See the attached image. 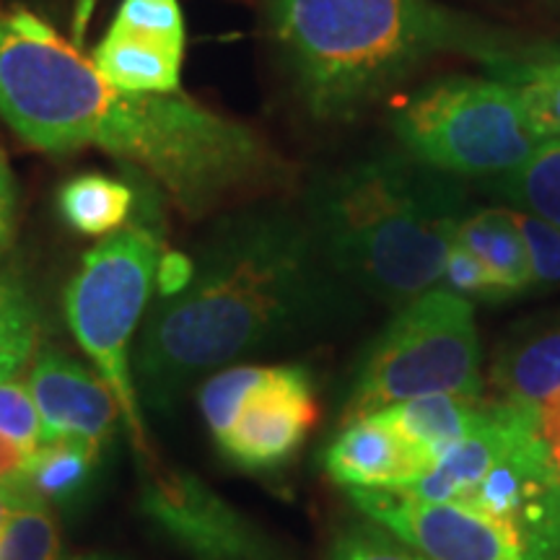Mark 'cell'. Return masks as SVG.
I'll use <instances>...</instances> for the list:
<instances>
[{"label":"cell","mask_w":560,"mask_h":560,"mask_svg":"<svg viewBox=\"0 0 560 560\" xmlns=\"http://www.w3.org/2000/svg\"><path fill=\"white\" fill-rule=\"evenodd\" d=\"M459 501L509 524L537 560H560V475L540 431L511 446Z\"/></svg>","instance_id":"cell-11"},{"label":"cell","mask_w":560,"mask_h":560,"mask_svg":"<svg viewBox=\"0 0 560 560\" xmlns=\"http://www.w3.org/2000/svg\"><path fill=\"white\" fill-rule=\"evenodd\" d=\"M550 450V457H552V465H556V470L560 475V446H548Z\"/></svg>","instance_id":"cell-35"},{"label":"cell","mask_w":560,"mask_h":560,"mask_svg":"<svg viewBox=\"0 0 560 560\" xmlns=\"http://www.w3.org/2000/svg\"><path fill=\"white\" fill-rule=\"evenodd\" d=\"M0 433L30 446H42L39 412L26 384L13 380L0 382Z\"/></svg>","instance_id":"cell-29"},{"label":"cell","mask_w":560,"mask_h":560,"mask_svg":"<svg viewBox=\"0 0 560 560\" xmlns=\"http://www.w3.org/2000/svg\"><path fill=\"white\" fill-rule=\"evenodd\" d=\"M486 412L488 402L482 397L423 395L389 405V408L366 418L380 420L382 425L395 431L402 441H408L420 457L431 462L433 470V465L452 446H457L467 433L478 429Z\"/></svg>","instance_id":"cell-16"},{"label":"cell","mask_w":560,"mask_h":560,"mask_svg":"<svg viewBox=\"0 0 560 560\" xmlns=\"http://www.w3.org/2000/svg\"><path fill=\"white\" fill-rule=\"evenodd\" d=\"M0 117L34 149H100L200 215L285 164L260 132L177 94H130L26 5L0 9Z\"/></svg>","instance_id":"cell-1"},{"label":"cell","mask_w":560,"mask_h":560,"mask_svg":"<svg viewBox=\"0 0 560 560\" xmlns=\"http://www.w3.org/2000/svg\"><path fill=\"white\" fill-rule=\"evenodd\" d=\"M102 452L86 441H42L30 470V493L42 503L58 506L81 503L94 486Z\"/></svg>","instance_id":"cell-20"},{"label":"cell","mask_w":560,"mask_h":560,"mask_svg":"<svg viewBox=\"0 0 560 560\" xmlns=\"http://www.w3.org/2000/svg\"><path fill=\"white\" fill-rule=\"evenodd\" d=\"M490 380L501 400L535 408L560 400V314L516 327L495 355Z\"/></svg>","instance_id":"cell-15"},{"label":"cell","mask_w":560,"mask_h":560,"mask_svg":"<svg viewBox=\"0 0 560 560\" xmlns=\"http://www.w3.org/2000/svg\"><path fill=\"white\" fill-rule=\"evenodd\" d=\"M527 247L532 289L548 291L560 285V229L527 210H514Z\"/></svg>","instance_id":"cell-27"},{"label":"cell","mask_w":560,"mask_h":560,"mask_svg":"<svg viewBox=\"0 0 560 560\" xmlns=\"http://www.w3.org/2000/svg\"><path fill=\"white\" fill-rule=\"evenodd\" d=\"M480 338L472 304L436 285L400 306L363 350L342 425L412 397H480Z\"/></svg>","instance_id":"cell-5"},{"label":"cell","mask_w":560,"mask_h":560,"mask_svg":"<svg viewBox=\"0 0 560 560\" xmlns=\"http://www.w3.org/2000/svg\"><path fill=\"white\" fill-rule=\"evenodd\" d=\"M488 185L520 210L540 215L560 229V140L540 143L524 164L490 177Z\"/></svg>","instance_id":"cell-22"},{"label":"cell","mask_w":560,"mask_h":560,"mask_svg":"<svg viewBox=\"0 0 560 560\" xmlns=\"http://www.w3.org/2000/svg\"><path fill=\"white\" fill-rule=\"evenodd\" d=\"M465 213L457 177L374 153L322 174L304 221L335 276L400 310L441 283Z\"/></svg>","instance_id":"cell-4"},{"label":"cell","mask_w":560,"mask_h":560,"mask_svg":"<svg viewBox=\"0 0 560 560\" xmlns=\"http://www.w3.org/2000/svg\"><path fill=\"white\" fill-rule=\"evenodd\" d=\"M60 532L47 503L16 509L0 532V560H58Z\"/></svg>","instance_id":"cell-24"},{"label":"cell","mask_w":560,"mask_h":560,"mask_svg":"<svg viewBox=\"0 0 560 560\" xmlns=\"http://www.w3.org/2000/svg\"><path fill=\"white\" fill-rule=\"evenodd\" d=\"M540 433L548 446H560V400L540 405Z\"/></svg>","instance_id":"cell-32"},{"label":"cell","mask_w":560,"mask_h":560,"mask_svg":"<svg viewBox=\"0 0 560 560\" xmlns=\"http://www.w3.org/2000/svg\"><path fill=\"white\" fill-rule=\"evenodd\" d=\"M262 3L280 62L319 122L355 120L436 55H467L488 70L516 45L433 0Z\"/></svg>","instance_id":"cell-3"},{"label":"cell","mask_w":560,"mask_h":560,"mask_svg":"<svg viewBox=\"0 0 560 560\" xmlns=\"http://www.w3.org/2000/svg\"><path fill=\"white\" fill-rule=\"evenodd\" d=\"M26 503H34V501H24V499H19L16 493H11V490L0 488V532H3L5 524H9L13 511L26 506Z\"/></svg>","instance_id":"cell-33"},{"label":"cell","mask_w":560,"mask_h":560,"mask_svg":"<svg viewBox=\"0 0 560 560\" xmlns=\"http://www.w3.org/2000/svg\"><path fill=\"white\" fill-rule=\"evenodd\" d=\"M109 30L185 52V16L179 0H122Z\"/></svg>","instance_id":"cell-25"},{"label":"cell","mask_w":560,"mask_h":560,"mask_svg":"<svg viewBox=\"0 0 560 560\" xmlns=\"http://www.w3.org/2000/svg\"><path fill=\"white\" fill-rule=\"evenodd\" d=\"M392 130L408 156L452 177H499L540 145L514 91L493 75L425 83L395 109Z\"/></svg>","instance_id":"cell-6"},{"label":"cell","mask_w":560,"mask_h":560,"mask_svg":"<svg viewBox=\"0 0 560 560\" xmlns=\"http://www.w3.org/2000/svg\"><path fill=\"white\" fill-rule=\"evenodd\" d=\"M26 387L39 412L42 441L73 439L104 450L115 436L120 418L115 395L107 382L66 350L42 348Z\"/></svg>","instance_id":"cell-12"},{"label":"cell","mask_w":560,"mask_h":560,"mask_svg":"<svg viewBox=\"0 0 560 560\" xmlns=\"http://www.w3.org/2000/svg\"><path fill=\"white\" fill-rule=\"evenodd\" d=\"M79 560H122V558H112V556H86V558H79Z\"/></svg>","instance_id":"cell-36"},{"label":"cell","mask_w":560,"mask_h":560,"mask_svg":"<svg viewBox=\"0 0 560 560\" xmlns=\"http://www.w3.org/2000/svg\"><path fill=\"white\" fill-rule=\"evenodd\" d=\"M330 560H429L376 522H355L335 537Z\"/></svg>","instance_id":"cell-26"},{"label":"cell","mask_w":560,"mask_h":560,"mask_svg":"<svg viewBox=\"0 0 560 560\" xmlns=\"http://www.w3.org/2000/svg\"><path fill=\"white\" fill-rule=\"evenodd\" d=\"M348 499L429 560H537L509 524L470 503L425 501L400 488H348Z\"/></svg>","instance_id":"cell-8"},{"label":"cell","mask_w":560,"mask_h":560,"mask_svg":"<svg viewBox=\"0 0 560 560\" xmlns=\"http://www.w3.org/2000/svg\"><path fill=\"white\" fill-rule=\"evenodd\" d=\"M322 465L346 488H410L431 472V462L374 418H359L322 454Z\"/></svg>","instance_id":"cell-14"},{"label":"cell","mask_w":560,"mask_h":560,"mask_svg":"<svg viewBox=\"0 0 560 560\" xmlns=\"http://www.w3.org/2000/svg\"><path fill=\"white\" fill-rule=\"evenodd\" d=\"M532 47L542 60H548L552 68L560 70V42H532Z\"/></svg>","instance_id":"cell-34"},{"label":"cell","mask_w":560,"mask_h":560,"mask_svg":"<svg viewBox=\"0 0 560 560\" xmlns=\"http://www.w3.org/2000/svg\"><path fill=\"white\" fill-rule=\"evenodd\" d=\"M182 60H185V52L117 30H109L91 55V66L100 70L112 86L130 91V94H177Z\"/></svg>","instance_id":"cell-17"},{"label":"cell","mask_w":560,"mask_h":560,"mask_svg":"<svg viewBox=\"0 0 560 560\" xmlns=\"http://www.w3.org/2000/svg\"><path fill=\"white\" fill-rule=\"evenodd\" d=\"M457 242L501 280L511 296L532 289L527 247L511 208H482L465 213L457 229Z\"/></svg>","instance_id":"cell-19"},{"label":"cell","mask_w":560,"mask_h":560,"mask_svg":"<svg viewBox=\"0 0 560 560\" xmlns=\"http://www.w3.org/2000/svg\"><path fill=\"white\" fill-rule=\"evenodd\" d=\"M140 511L192 560H280L270 537L192 472L151 470L140 490Z\"/></svg>","instance_id":"cell-9"},{"label":"cell","mask_w":560,"mask_h":560,"mask_svg":"<svg viewBox=\"0 0 560 560\" xmlns=\"http://www.w3.org/2000/svg\"><path fill=\"white\" fill-rule=\"evenodd\" d=\"M159 260L161 242L153 231L120 229L83 257L66 289L70 332L107 382L140 452H145V433L132 376V340L156 283Z\"/></svg>","instance_id":"cell-7"},{"label":"cell","mask_w":560,"mask_h":560,"mask_svg":"<svg viewBox=\"0 0 560 560\" xmlns=\"http://www.w3.org/2000/svg\"><path fill=\"white\" fill-rule=\"evenodd\" d=\"M441 289L457 293L462 299H480V301H503L511 299V293L503 289L499 278L482 265L470 249L462 247L454 240L444 262V276H441Z\"/></svg>","instance_id":"cell-28"},{"label":"cell","mask_w":560,"mask_h":560,"mask_svg":"<svg viewBox=\"0 0 560 560\" xmlns=\"http://www.w3.org/2000/svg\"><path fill=\"white\" fill-rule=\"evenodd\" d=\"M317 418L310 369L301 363L262 366L219 446L242 470H272L299 452Z\"/></svg>","instance_id":"cell-10"},{"label":"cell","mask_w":560,"mask_h":560,"mask_svg":"<svg viewBox=\"0 0 560 560\" xmlns=\"http://www.w3.org/2000/svg\"><path fill=\"white\" fill-rule=\"evenodd\" d=\"M13 5H21V0H13Z\"/></svg>","instance_id":"cell-37"},{"label":"cell","mask_w":560,"mask_h":560,"mask_svg":"<svg viewBox=\"0 0 560 560\" xmlns=\"http://www.w3.org/2000/svg\"><path fill=\"white\" fill-rule=\"evenodd\" d=\"M37 346V312L16 272L0 265V382L13 380Z\"/></svg>","instance_id":"cell-23"},{"label":"cell","mask_w":560,"mask_h":560,"mask_svg":"<svg viewBox=\"0 0 560 560\" xmlns=\"http://www.w3.org/2000/svg\"><path fill=\"white\" fill-rule=\"evenodd\" d=\"M132 190L104 174H81L60 187L58 208L70 229L86 236H109L120 231L132 210Z\"/></svg>","instance_id":"cell-21"},{"label":"cell","mask_w":560,"mask_h":560,"mask_svg":"<svg viewBox=\"0 0 560 560\" xmlns=\"http://www.w3.org/2000/svg\"><path fill=\"white\" fill-rule=\"evenodd\" d=\"M16 179L9 166V159L0 151V249L11 242L13 226H16Z\"/></svg>","instance_id":"cell-31"},{"label":"cell","mask_w":560,"mask_h":560,"mask_svg":"<svg viewBox=\"0 0 560 560\" xmlns=\"http://www.w3.org/2000/svg\"><path fill=\"white\" fill-rule=\"evenodd\" d=\"M192 260L187 289L159 301L132 355L138 397L153 410L242 355L314 330L340 306V278L306 221L285 208L229 215Z\"/></svg>","instance_id":"cell-2"},{"label":"cell","mask_w":560,"mask_h":560,"mask_svg":"<svg viewBox=\"0 0 560 560\" xmlns=\"http://www.w3.org/2000/svg\"><path fill=\"white\" fill-rule=\"evenodd\" d=\"M488 75L509 83L537 143L560 140V70L542 60L532 42H516L493 68H488Z\"/></svg>","instance_id":"cell-18"},{"label":"cell","mask_w":560,"mask_h":560,"mask_svg":"<svg viewBox=\"0 0 560 560\" xmlns=\"http://www.w3.org/2000/svg\"><path fill=\"white\" fill-rule=\"evenodd\" d=\"M532 431H540V410L522 402H488L486 418L441 457L416 486L400 488L425 501H459L490 472V467Z\"/></svg>","instance_id":"cell-13"},{"label":"cell","mask_w":560,"mask_h":560,"mask_svg":"<svg viewBox=\"0 0 560 560\" xmlns=\"http://www.w3.org/2000/svg\"><path fill=\"white\" fill-rule=\"evenodd\" d=\"M195 260L185 252H164L156 268V289L161 299L177 296L192 280Z\"/></svg>","instance_id":"cell-30"}]
</instances>
